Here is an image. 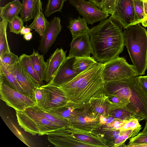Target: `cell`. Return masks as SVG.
I'll return each instance as SVG.
<instances>
[{
	"mask_svg": "<svg viewBox=\"0 0 147 147\" xmlns=\"http://www.w3.org/2000/svg\"><path fill=\"white\" fill-rule=\"evenodd\" d=\"M8 26L10 32L16 34H19L24 26L23 20L18 16H16L11 22H9Z\"/></svg>",
	"mask_w": 147,
	"mask_h": 147,
	"instance_id": "8d00e7d4",
	"label": "cell"
},
{
	"mask_svg": "<svg viewBox=\"0 0 147 147\" xmlns=\"http://www.w3.org/2000/svg\"><path fill=\"white\" fill-rule=\"evenodd\" d=\"M22 4L18 0H13L3 7H0V17L10 22L20 13Z\"/></svg>",
	"mask_w": 147,
	"mask_h": 147,
	"instance_id": "ffe728a7",
	"label": "cell"
},
{
	"mask_svg": "<svg viewBox=\"0 0 147 147\" xmlns=\"http://www.w3.org/2000/svg\"><path fill=\"white\" fill-rule=\"evenodd\" d=\"M141 127L137 128L126 131L121 130V133L115 141L113 147H126L125 144V141L128 139L138 135L142 129Z\"/></svg>",
	"mask_w": 147,
	"mask_h": 147,
	"instance_id": "1f68e13d",
	"label": "cell"
},
{
	"mask_svg": "<svg viewBox=\"0 0 147 147\" xmlns=\"http://www.w3.org/2000/svg\"><path fill=\"white\" fill-rule=\"evenodd\" d=\"M102 76L105 82L139 75L133 65L129 64L124 58L118 57L104 63Z\"/></svg>",
	"mask_w": 147,
	"mask_h": 147,
	"instance_id": "8992f818",
	"label": "cell"
},
{
	"mask_svg": "<svg viewBox=\"0 0 147 147\" xmlns=\"http://www.w3.org/2000/svg\"><path fill=\"white\" fill-rule=\"evenodd\" d=\"M16 115L19 125L26 131L33 135L47 134L62 128L44 117L32 106L22 111H16Z\"/></svg>",
	"mask_w": 147,
	"mask_h": 147,
	"instance_id": "5b68a950",
	"label": "cell"
},
{
	"mask_svg": "<svg viewBox=\"0 0 147 147\" xmlns=\"http://www.w3.org/2000/svg\"><path fill=\"white\" fill-rule=\"evenodd\" d=\"M127 147H147V144H128L126 145Z\"/></svg>",
	"mask_w": 147,
	"mask_h": 147,
	"instance_id": "7bdbcfd3",
	"label": "cell"
},
{
	"mask_svg": "<svg viewBox=\"0 0 147 147\" xmlns=\"http://www.w3.org/2000/svg\"><path fill=\"white\" fill-rule=\"evenodd\" d=\"M32 107L35 110L48 120L62 128L67 126L69 124L68 121L61 119L47 112L36 105L32 106Z\"/></svg>",
	"mask_w": 147,
	"mask_h": 147,
	"instance_id": "4dcf8cb0",
	"label": "cell"
},
{
	"mask_svg": "<svg viewBox=\"0 0 147 147\" xmlns=\"http://www.w3.org/2000/svg\"><path fill=\"white\" fill-rule=\"evenodd\" d=\"M61 129L74 138L89 144L93 147H108L107 140L100 134L95 131H88L80 129L69 124Z\"/></svg>",
	"mask_w": 147,
	"mask_h": 147,
	"instance_id": "7c38bea8",
	"label": "cell"
},
{
	"mask_svg": "<svg viewBox=\"0 0 147 147\" xmlns=\"http://www.w3.org/2000/svg\"><path fill=\"white\" fill-rule=\"evenodd\" d=\"M1 99L16 111H22L36 105L33 100L12 88L3 82H0Z\"/></svg>",
	"mask_w": 147,
	"mask_h": 147,
	"instance_id": "52a82bcc",
	"label": "cell"
},
{
	"mask_svg": "<svg viewBox=\"0 0 147 147\" xmlns=\"http://www.w3.org/2000/svg\"><path fill=\"white\" fill-rule=\"evenodd\" d=\"M89 103L96 113L105 117H108L110 116L109 103L106 93L96 98H92Z\"/></svg>",
	"mask_w": 147,
	"mask_h": 147,
	"instance_id": "44dd1931",
	"label": "cell"
},
{
	"mask_svg": "<svg viewBox=\"0 0 147 147\" xmlns=\"http://www.w3.org/2000/svg\"><path fill=\"white\" fill-rule=\"evenodd\" d=\"M0 78L6 80V82L3 83L16 90L26 95L24 90L18 83L15 76L0 62Z\"/></svg>",
	"mask_w": 147,
	"mask_h": 147,
	"instance_id": "d4e9b609",
	"label": "cell"
},
{
	"mask_svg": "<svg viewBox=\"0 0 147 147\" xmlns=\"http://www.w3.org/2000/svg\"><path fill=\"white\" fill-rule=\"evenodd\" d=\"M138 78L139 82L147 92V76H138Z\"/></svg>",
	"mask_w": 147,
	"mask_h": 147,
	"instance_id": "60d3db41",
	"label": "cell"
},
{
	"mask_svg": "<svg viewBox=\"0 0 147 147\" xmlns=\"http://www.w3.org/2000/svg\"><path fill=\"white\" fill-rule=\"evenodd\" d=\"M88 24L106 19L109 16L92 3L85 0H68Z\"/></svg>",
	"mask_w": 147,
	"mask_h": 147,
	"instance_id": "8fae6325",
	"label": "cell"
},
{
	"mask_svg": "<svg viewBox=\"0 0 147 147\" xmlns=\"http://www.w3.org/2000/svg\"><path fill=\"white\" fill-rule=\"evenodd\" d=\"M28 27L34 29L41 36L47 29L50 24L41 11Z\"/></svg>",
	"mask_w": 147,
	"mask_h": 147,
	"instance_id": "83f0119b",
	"label": "cell"
},
{
	"mask_svg": "<svg viewBox=\"0 0 147 147\" xmlns=\"http://www.w3.org/2000/svg\"><path fill=\"white\" fill-rule=\"evenodd\" d=\"M147 132V121H146L144 129L142 132V133H144Z\"/></svg>",
	"mask_w": 147,
	"mask_h": 147,
	"instance_id": "bcb514c9",
	"label": "cell"
},
{
	"mask_svg": "<svg viewBox=\"0 0 147 147\" xmlns=\"http://www.w3.org/2000/svg\"><path fill=\"white\" fill-rule=\"evenodd\" d=\"M67 0H48L44 14L49 17L56 12H61L64 3Z\"/></svg>",
	"mask_w": 147,
	"mask_h": 147,
	"instance_id": "d6a6232c",
	"label": "cell"
},
{
	"mask_svg": "<svg viewBox=\"0 0 147 147\" xmlns=\"http://www.w3.org/2000/svg\"><path fill=\"white\" fill-rule=\"evenodd\" d=\"M49 141L56 147H90L87 143L74 138L64 131L61 128L47 134Z\"/></svg>",
	"mask_w": 147,
	"mask_h": 147,
	"instance_id": "5bb4252c",
	"label": "cell"
},
{
	"mask_svg": "<svg viewBox=\"0 0 147 147\" xmlns=\"http://www.w3.org/2000/svg\"><path fill=\"white\" fill-rule=\"evenodd\" d=\"M0 0L1 1V0Z\"/></svg>",
	"mask_w": 147,
	"mask_h": 147,
	"instance_id": "c3c4849f",
	"label": "cell"
},
{
	"mask_svg": "<svg viewBox=\"0 0 147 147\" xmlns=\"http://www.w3.org/2000/svg\"><path fill=\"white\" fill-rule=\"evenodd\" d=\"M33 68L40 80L45 84L47 63L44 59L43 55H40L33 49L32 54L30 55Z\"/></svg>",
	"mask_w": 147,
	"mask_h": 147,
	"instance_id": "7402d4cb",
	"label": "cell"
},
{
	"mask_svg": "<svg viewBox=\"0 0 147 147\" xmlns=\"http://www.w3.org/2000/svg\"><path fill=\"white\" fill-rule=\"evenodd\" d=\"M19 61L24 69L37 84L38 87L45 85L39 78L32 63L30 55L23 54L19 57Z\"/></svg>",
	"mask_w": 147,
	"mask_h": 147,
	"instance_id": "484cf974",
	"label": "cell"
},
{
	"mask_svg": "<svg viewBox=\"0 0 147 147\" xmlns=\"http://www.w3.org/2000/svg\"><path fill=\"white\" fill-rule=\"evenodd\" d=\"M111 15L124 29L137 24L134 0H116L115 11Z\"/></svg>",
	"mask_w": 147,
	"mask_h": 147,
	"instance_id": "9c48e42d",
	"label": "cell"
},
{
	"mask_svg": "<svg viewBox=\"0 0 147 147\" xmlns=\"http://www.w3.org/2000/svg\"><path fill=\"white\" fill-rule=\"evenodd\" d=\"M8 22L2 19L0 22V55L10 51L7 38V29Z\"/></svg>",
	"mask_w": 147,
	"mask_h": 147,
	"instance_id": "f546056e",
	"label": "cell"
},
{
	"mask_svg": "<svg viewBox=\"0 0 147 147\" xmlns=\"http://www.w3.org/2000/svg\"><path fill=\"white\" fill-rule=\"evenodd\" d=\"M103 66L104 63L97 62L71 80L59 86L67 99V106L81 108L92 98L106 94L102 76Z\"/></svg>",
	"mask_w": 147,
	"mask_h": 147,
	"instance_id": "6da1fadb",
	"label": "cell"
},
{
	"mask_svg": "<svg viewBox=\"0 0 147 147\" xmlns=\"http://www.w3.org/2000/svg\"><path fill=\"white\" fill-rule=\"evenodd\" d=\"M75 58L74 57H66L52 80L48 84L59 86L71 80L78 75L73 67Z\"/></svg>",
	"mask_w": 147,
	"mask_h": 147,
	"instance_id": "2e32d148",
	"label": "cell"
},
{
	"mask_svg": "<svg viewBox=\"0 0 147 147\" xmlns=\"http://www.w3.org/2000/svg\"><path fill=\"white\" fill-rule=\"evenodd\" d=\"M18 61V56L11 51L0 55V62L5 65H12Z\"/></svg>",
	"mask_w": 147,
	"mask_h": 147,
	"instance_id": "d590c367",
	"label": "cell"
},
{
	"mask_svg": "<svg viewBox=\"0 0 147 147\" xmlns=\"http://www.w3.org/2000/svg\"><path fill=\"white\" fill-rule=\"evenodd\" d=\"M4 65L15 76L26 95L36 102L35 93L39 87L19 61L12 65Z\"/></svg>",
	"mask_w": 147,
	"mask_h": 147,
	"instance_id": "30bf717a",
	"label": "cell"
},
{
	"mask_svg": "<svg viewBox=\"0 0 147 147\" xmlns=\"http://www.w3.org/2000/svg\"><path fill=\"white\" fill-rule=\"evenodd\" d=\"M70 47L69 57H90L91 54H93V48L88 34L80 35L73 38Z\"/></svg>",
	"mask_w": 147,
	"mask_h": 147,
	"instance_id": "9a60e30c",
	"label": "cell"
},
{
	"mask_svg": "<svg viewBox=\"0 0 147 147\" xmlns=\"http://www.w3.org/2000/svg\"><path fill=\"white\" fill-rule=\"evenodd\" d=\"M47 112L63 120L69 121L79 116L81 113L79 109H74L66 106L53 108L45 110Z\"/></svg>",
	"mask_w": 147,
	"mask_h": 147,
	"instance_id": "603a6c76",
	"label": "cell"
},
{
	"mask_svg": "<svg viewBox=\"0 0 147 147\" xmlns=\"http://www.w3.org/2000/svg\"><path fill=\"white\" fill-rule=\"evenodd\" d=\"M81 114L69 121V125L76 128L88 131H94L102 126V116L94 111L89 103L79 108Z\"/></svg>",
	"mask_w": 147,
	"mask_h": 147,
	"instance_id": "ba28073f",
	"label": "cell"
},
{
	"mask_svg": "<svg viewBox=\"0 0 147 147\" xmlns=\"http://www.w3.org/2000/svg\"><path fill=\"white\" fill-rule=\"evenodd\" d=\"M103 0H88L89 2L92 3L99 9H101V5Z\"/></svg>",
	"mask_w": 147,
	"mask_h": 147,
	"instance_id": "b9f144b4",
	"label": "cell"
},
{
	"mask_svg": "<svg viewBox=\"0 0 147 147\" xmlns=\"http://www.w3.org/2000/svg\"><path fill=\"white\" fill-rule=\"evenodd\" d=\"M116 0H103L101 5V9L103 11L111 15L115 11Z\"/></svg>",
	"mask_w": 147,
	"mask_h": 147,
	"instance_id": "74e56055",
	"label": "cell"
},
{
	"mask_svg": "<svg viewBox=\"0 0 147 147\" xmlns=\"http://www.w3.org/2000/svg\"><path fill=\"white\" fill-rule=\"evenodd\" d=\"M128 120H121L116 119L112 122L106 123L100 127L101 133L114 130L119 129Z\"/></svg>",
	"mask_w": 147,
	"mask_h": 147,
	"instance_id": "e575fe53",
	"label": "cell"
},
{
	"mask_svg": "<svg viewBox=\"0 0 147 147\" xmlns=\"http://www.w3.org/2000/svg\"><path fill=\"white\" fill-rule=\"evenodd\" d=\"M106 93L130 102L129 111L139 122L147 121V92L138 76L105 82Z\"/></svg>",
	"mask_w": 147,
	"mask_h": 147,
	"instance_id": "3957f363",
	"label": "cell"
},
{
	"mask_svg": "<svg viewBox=\"0 0 147 147\" xmlns=\"http://www.w3.org/2000/svg\"><path fill=\"white\" fill-rule=\"evenodd\" d=\"M122 28L111 15L90 29L88 34L96 61L103 63L119 57L125 46Z\"/></svg>",
	"mask_w": 147,
	"mask_h": 147,
	"instance_id": "7a4b0ae2",
	"label": "cell"
},
{
	"mask_svg": "<svg viewBox=\"0 0 147 147\" xmlns=\"http://www.w3.org/2000/svg\"><path fill=\"white\" fill-rule=\"evenodd\" d=\"M138 121L136 118L130 119L120 129L122 131H126L130 129H133L141 127Z\"/></svg>",
	"mask_w": 147,
	"mask_h": 147,
	"instance_id": "ab89813d",
	"label": "cell"
},
{
	"mask_svg": "<svg viewBox=\"0 0 147 147\" xmlns=\"http://www.w3.org/2000/svg\"><path fill=\"white\" fill-rule=\"evenodd\" d=\"M66 51L57 48L47 60V69L45 85L49 84L60 66L65 59Z\"/></svg>",
	"mask_w": 147,
	"mask_h": 147,
	"instance_id": "e0dca14e",
	"label": "cell"
},
{
	"mask_svg": "<svg viewBox=\"0 0 147 147\" xmlns=\"http://www.w3.org/2000/svg\"><path fill=\"white\" fill-rule=\"evenodd\" d=\"M36 105L45 110L50 101V97L48 92L42 86L38 87L35 93Z\"/></svg>",
	"mask_w": 147,
	"mask_h": 147,
	"instance_id": "f1b7e54d",
	"label": "cell"
},
{
	"mask_svg": "<svg viewBox=\"0 0 147 147\" xmlns=\"http://www.w3.org/2000/svg\"><path fill=\"white\" fill-rule=\"evenodd\" d=\"M24 38L27 41H29L32 38V33L30 32L24 35Z\"/></svg>",
	"mask_w": 147,
	"mask_h": 147,
	"instance_id": "f6af8a7d",
	"label": "cell"
},
{
	"mask_svg": "<svg viewBox=\"0 0 147 147\" xmlns=\"http://www.w3.org/2000/svg\"><path fill=\"white\" fill-rule=\"evenodd\" d=\"M97 62L93 57H75L73 67L75 71L79 74Z\"/></svg>",
	"mask_w": 147,
	"mask_h": 147,
	"instance_id": "4316f807",
	"label": "cell"
},
{
	"mask_svg": "<svg viewBox=\"0 0 147 147\" xmlns=\"http://www.w3.org/2000/svg\"><path fill=\"white\" fill-rule=\"evenodd\" d=\"M42 86L48 92L50 97V103L45 110L67 105V99L64 92L59 86L50 84Z\"/></svg>",
	"mask_w": 147,
	"mask_h": 147,
	"instance_id": "ac0fdd59",
	"label": "cell"
},
{
	"mask_svg": "<svg viewBox=\"0 0 147 147\" xmlns=\"http://www.w3.org/2000/svg\"><path fill=\"white\" fill-rule=\"evenodd\" d=\"M31 29L28 27H25L24 26L20 32L21 35H24L30 32Z\"/></svg>",
	"mask_w": 147,
	"mask_h": 147,
	"instance_id": "ee69618b",
	"label": "cell"
},
{
	"mask_svg": "<svg viewBox=\"0 0 147 147\" xmlns=\"http://www.w3.org/2000/svg\"><path fill=\"white\" fill-rule=\"evenodd\" d=\"M140 0L142 1L143 2L145 6H146V7L147 8V0Z\"/></svg>",
	"mask_w": 147,
	"mask_h": 147,
	"instance_id": "7dc6e473",
	"label": "cell"
},
{
	"mask_svg": "<svg viewBox=\"0 0 147 147\" xmlns=\"http://www.w3.org/2000/svg\"><path fill=\"white\" fill-rule=\"evenodd\" d=\"M67 27L71 34L72 39L84 34H88L90 30L86 20L80 17L71 20Z\"/></svg>",
	"mask_w": 147,
	"mask_h": 147,
	"instance_id": "cb8c5ba5",
	"label": "cell"
},
{
	"mask_svg": "<svg viewBox=\"0 0 147 147\" xmlns=\"http://www.w3.org/2000/svg\"><path fill=\"white\" fill-rule=\"evenodd\" d=\"M125 45L139 76L147 69V31L140 24L124 29Z\"/></svg>",
	"mask_w": 147,
	"mask_h": 147,
	"instance_id": "277c9868",
	"label": "cell"
},
{
	"mask_svg": "<svg viewBox=\"0 0 147 147\" xmlns=\"http://www.w3.org/2000/svg\"><path fill=\"white\" fill-rule=\"evenodd\" d=\"M128 144H147V132L143 133L139 132L137 135L129 138Z\"/></svg>",
	"mask_w": 147,
	"mask_h": 147,
	"instance_id": "f35d334b",
	"label": "cell"
},
{
	"mask_svg": "<svg viewBox=\"0 0 147 147\" xmlns=\"http://www.w3.org/2000/svg\"><path fill=\"white\" fill-rule=\"evenodd\" d=\"M110 116L121 120H129L135 118L134 115L124 108H119L110 111Z\"/></svg>",
	"mask_w": 147,
	"mask_h": 147,
	"instance_id": "836d02e7",
	"label": "cell"
},
{
	"mask_svg": "<svg viewBox=\"0 0 147 147\" xmlns=\"http://www.w3.org/2000/svg\"><path fill=\"white\" fill-rule=\"evenodd\" d=\"M20 17L24 22L34 20L43 10L41 0H22Z\"/></svg>",
	"mask_w": 147,
	"mask_h": 147,
	"instance_id": "d6986e66",
	"label": "cell"
},
{
	"mask_svg": "<svg viewBox=\"0 0 147 147\" xmlns=\"http://www.w3.org/2000/svg\"><path fill=\"white\" fill-rule=\"evenodd\" d=\"M61 21L59 18L55 17L50 21L49 26L41 36L38 50L43 55L48 53L61 32L62 28Z\"/></svg>",
	"mask_w": 147,
	"mask_h": 147,
	"instance_id": "4fadbf2b",
	"label": "cell"
}]
</instances>
